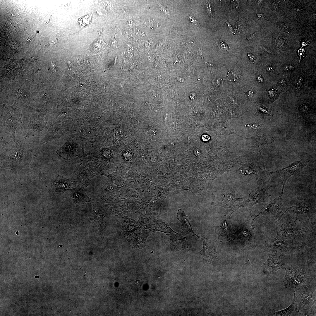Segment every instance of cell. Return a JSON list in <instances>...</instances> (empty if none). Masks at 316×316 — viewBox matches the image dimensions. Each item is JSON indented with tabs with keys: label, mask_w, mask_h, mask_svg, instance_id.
Wrapping results in <instances>:
<instances>
[{
	"label": "cell",
	"mask_w": 316,
	"mask_h": 316,
	"mask_svg": "<svg viewBox=\"0 0 316 316\" xmlns=\"http://www.w3.org/2000/svg\"><path fill=\"white\" fill-rule=\"evenodd\" d=\"M297 311L295 299L288 308L282 310L273 312L272 315L274 316H291L295 315Z\"/></svg>",
	"instance_id": "obj_26"
},
{
	"label": "cell",
	"mask_w": 316,
	"mask_h": 316,
	"mask_svg": "<svg viewBox=\"0 0 316 316\" xmlns=\"http://www.w3.org/2000/svg\"><path fill=\"white\" fill-rule=\"evenodd\" d=\"M35 277H36V278H37V276H35Z\"/></svg>",
	"instance_id": "obj_48"
},
{
	"label": "cell",
	"mask_w": 316,
	"mask_h": 316,
	"mask_svg": "<svg viewBox=\"0 0 316 316\" xmlns=\"http://www.w3.org/2000/svg\"><path fill=\"white\" fill-rule=\"evenodd\" d=\"M266 70L267 71L269 72H273L274 69L271 66H268L266 68Z\"/></svg>",
	"instance_id": "obj_42"
},
{
	"label": "cell",
	"mask_w": 316,
	"mask_h": 316,
	"mask_svg": "<svg viewBox=\"0 0 316 316\" xmlns=\"http://www.w3.org/2000/svg\"><path fill=\"white\" fill-rule=\"evenodd\" d=\"M166 235L171 245L176 251L188 248V244L184 235L177 233H170Z\"/></svg>",
	"instance_id": "obj_20"
},
{
	"label": "cell",
	"mask_w": 316,
	"mask_h": 316,
	"mask_svg": "<svg viewBox=\"0 0 316 316\" xmlns=\"http://www.w3.org/2000/svg\"><path fill=\"white\" fill-rule=\"evenodd\" d=\"M278 92L275 88L272 87L267 92V95L272 101H273L277 97Z\"/></svg>",
	"instance_id": "obj_28"
},
{
	"label": "cell",
	"mask_w": 316,
	"mask_h": 316,
	"mask_svg": "<svg viewBox=\"0 0 316 316\" xmlns=\"http://www.w3.org/2000/svg\"><path fill=\"white\" fill-rule=\"evenodd\" d=\"M301 246H294L285 242L284 239L277 236L274 238L267 239L264 245L265 253L270 255L292 253L296 251H300Z\"/></svg>",
	"instance_id": "obj_6"
},
{
	"label": "cell",
	"mask_w": 316,
	"mask_h": 316,
	"mask_svg": "<svg viewBox=\"0 0 316 316\" xmlns=\"http://www.w3.org/2000/svg\"><path fill=\"white\" fill-rule=\"evenodd\" d=\"M138 224L139 226L141 228L148 229H153L155 227L154 223H153L148 218L141 216L139 218Z\"/></svg>",
	"instance_id": "obj_27"
},
{
	"label": "cell",
	"mask_w": 316,
	"mask_h": 316,
	"mask_svg": "<svg viewBox=\"0 0 316 316\" xmlns=\"http://www.w3.org/2000/svg\"><path fill=\"white\" fill-rule=\"evenodd\" d=\"M287 211L296 220L308 222L313 214L315 213V205L311 200H305L287 208Z\"/></svg>",
	"instance_id": "obj_8"
},
{
	"label": "cell",
	"mask_w": 316,
	"mask_h": 316,
	"mask_svg": "<svg viewBox=\"0 0 316 316\" xmlns=\"http://www.w3.org/2000/svg\"><path fill=\"white\" fill-rule=\"evenodd\" d=\"M70 192L73 202L75 205H80L92 200L87 195L83 186H76Z\"/></svg>",
	"instance_id": "obj_19"
},
{
	"label": "cell",
	"mask_w": 316,
	"mask_h": 316,
	"mask_svg": "<svg viewBox=\"0 0 316 316\" xmlns=\"http://www.w3.org/2000/svg\"><path fill=\"white\" fill-rule=\"evenodd\" d=\"M188 19L191 22L195 24H197L198 23L197 20L193 17L190 16H189Z\"/></svg>",
	"instance_id": "obj_37"
},
{
	"label": "cell",
	"mask_w": 316,
	"mask_h": 316,
	"mask_svg": "<svg viewBox=\"0 0 316 316\" xmlns=\"http://www.w3.org/2000/svg\"><path fill=\"white\" fill-rule=\"evenodd\" d=\"M232 171L251 178L260 183H265L271 178V172L265 169L263 161L261 159L253 160L245 166L234 168Z\"/></svg>",
	"instance_id": "obj_3"
},
{
	"label": "cell",
	"mask_w": 316,
	"mask_h": 316,
	"mask_svg": "<svg viewBox=\"0 0 316 316\" xmlns=\"http://www.w3.org/2000/svg\"><path fill=\"white\" fill-rule=\"evenodd\" d=\"M5 110L4 116L2 117V123L3 125L7 127L8 131L12 135V140H16L15 133L17 127L20 125L21 121V114L16 103L11 106L4 105Z\"/></svg>",
	"instance_id": "obj_11"
},
{
	"label": "cell",
	"mask_w": 316,
	"mask_h": 316,
	"mask_svg": "<svg viewBox=\"0 0 316 316\" xmlns=\"http://www.w3.org/2000/svg\"><path fill=\"white\" fill-rule=\"evenodd\" d=\"M281 256L279 255H269L263 266L270 272H275L280 269L285 270L287 267L281 260Z\"/></svg>",
	"instance_id": "obj_22"
},
{
	"label": "cell",
	"mask_w": 316,
	"mask_h": 316,
	"mask_svg": "<svg viewBox=\"0 0 316 316\" xmlns=\"http://www.w3.org/2000/svg\"><path fill=\"white\" fill-rule=\"evenodd\" d=\"M202 139L203 141L206 142L210 139V137L207 135H204L202 136Z\"/></svg>",
	"instance_id": "obj_38"
},
{
	"label": "cell",
	"mask_w": 316,
	"mask_h": 316,
	"mask_svg": "<svg viewBox=\"0 0 316 316\" xmlns=\"http://www.w3.org/2000/svg\"><path fill=\"white\" fill-rule=\"evenodd\" d=\"M256 32H255L250 35H249L248 37H247L246 38V40H251V39L255 37L256 36Z\"/></svg>",
	"instance_id": "obj_41"
},
{
	"label": "cell",
	"mask_w": 316,
	"mask_h": 316,
	"mask_svg": "<svg viewBox=\"0 0 316 316\" xmlns=\"http://www.w3.org/2000/svg\"><path fill=\"white\" fill-rule=\"evenodd\" d=\"M203 238L202 249L200 251V254L203 259L210 264L212 260L217 257L216 248L213 242L204 237Z\"/></svg>",
	"instance_id": "obj_21"
},
{
	"label": "cell",
	"mask_w": 316,
	"mask_h": 316,
	"mask_svg": "<svg viewBox=\"0 0 316 316\" xmlns=\"http://www.w3.org/2000/svg\"><path fill=\"white\" fill-rule=\"evenodd\" d=\"M52 63V72L53 73H55V71H56V66L53 63Z\"/></svg>",
	"instance_id": "obj_47"
},
{
	"label": "cell",
	"mask_w": 316,
	"mask_h": 316,
	"mask_svg": "<svg viewBox=\"0 0 316 316\" xmlns=\"http://www.w3.org/2000/svg\"><path fill=\"white\" fill-rule=\"evenodd\" d=\"M218 47L220 51L222 52H227L229 48L228 45L225 44L222 41H221L218 44Z\"/></svg>",
	"instance_id": "obj_29"
},
{
	"label": "cell",
	"mask_w": 316,
	"mask_h": 316,
	"mask_svg": "<svg viewBox=\"0 0 316 316\" xmlns=\"http://www.w3.org/2000/svg\"><path fill=\"white\" fill-rule=\"evenodd\" d=\"M155 224V229L152 230L154 231H159L166 233H176L173 231L169 225L162 220H155L154 221Z\"/></svg>",
	"instance_id": "obj_25"
},
{
	"label": "cell",
	"mask_w": 316,
	"mask_h": 316,
	"mask_svg": "<svg viewBox=\"0 0 316 316\" xmlns=\"http://www.w3.org/2000/svg\"><path fill=\"white\" fill-rule=\"evenodd\" d=\"M279 83L282 86H285L286 84V81L284 79H281L279 80Z\"/></svg>",
	"instance_id": "obj_40"
},
{
	"label": "cell",
	"mask_w": 316,
	"mask_h": 316,
	"mask_svg": "<svg viewBox=\"0 0 316 316\" xmlns=\"http://www.w3.org/2000/svg\"><path fill=\"white\" fill-rule=\"evenodd\" d=\"M234 212L231 214H227L219 221L218 225L216 227L215 231L219 241L222 242L230 240L231 224L230 217Z\"/></svg>",
	"instance_id": "obj_16"
},
{
	"label": "cell",
	"mask_w": 316,
	"mask_h": 316,
	"mask_svg": "<svg viewBox=\"0 0 316 316\" xmlns=\"http://www.w3.org/2000/svg\"><path fill=\"white\" fill-rule=\"evenodd\" d=\"M252 216L250 211L246 221L239 226L235 232L231 233L230 238L231 242L247 250H253L257 246Z\"/></svg>",
	"instance_id": "obj_2"
},
{
	"label": "cell",
	"mask_w": 316,
	"mask_h": 316,
	"mask_svg": "<svg viewBox=\"0 0 316 316\" xmlns=\"http://www.w3.org/2000/svg\"><path fill=\"white\" fill-rule=\"evenodd\" d=\"M303 80V78L301 75H300L297 84L296 85V90H298L300 87Z\"/></svg>",
	"instance_id": "obj_34"
},
{
	"label": "cell",
	"mask_w": 316,
	"mask_h": 316,
	"mask_svg": "<svg viewBox=\"0 0 316 316\" xmlns=\"http://www.w3.org/2000/svg\"><path fill=\"white\" fill-rule=\"evenodd\" d=\"M283 191H282L279 196L270 202H266L260 212L255 216L253 220L257 216L262 215L277 220L287 209V208L285 207L283 205Z\"/></svg>",
	"instance_id": "obj_12"
},
{
	"label": "cell",
	"mask_w": 316,
	"mask_h": 316,
	"mask_svg": "<svg viewBox=\"0 0 316 316\" xmlns=\"http://www.w3.org/2000/svg\"><path fill=\"white\" fill-rule=\"evenodd\" d=\"M261 48L262 49L266 51H267V52H269V53H272V52L270 50H269L268 49H267V48H266V47H261Z\"/></svg>",
	"instance_id": "obj_46"
},
{
	"label": "cell",
	"mask_w": 316,
	"mask_h": 316,
	"mask_svg": "<svg viewBox=\"0 0 316 316\" xmlns=\"http://www.w3.org/2000/svg\"><path fill=\"white\" fill-rule=\"evenodd\" d=\"M248 55L250 57V59L252 63H254L255 60V58L254 56L250 54H248Z\"/></svg>",
	"instance_id": "obj_39"
},
{
	"label": "cell",
	"mask_w": 316,
	"mask_h": 316,
	"mask_svg": "<svg viewBox=\"0 0 316 316\" xmlns=\"http://www.w3.org/2000/svg\"><path fill=\"white\" fill-rule=\"evenodd\" d=\"M295 68L294 66L291 64L286 65L283 67V70L286 71L288 72L293 70Z\"/></svg>",
	"instance_id": "obj_35"
},
{
	"label": "cell",
	"mask_w": 316,
	"mask_h": 316,
	"mask_svg": "<svg viewBox=\"0 0 316 316\" xmlns=\"http://www.w3.org/2000/svg\"><path fill=\"white\" fill-rule=\"evenodd\" d=\"M25 140H11L3 144L0 152L1 167L21 169L29 166L33 158V151Z\"/></svg>",
	"instance_id": "obj_1"
},
{
	"label": "cell",
	"mask_w": 316,
	"mask_h": 316,
	"mask_svg": "<svg viewBox=\"0 0 316 316\" xmlns=\"http://www.w3.org/2000/svg\"><path fill=\"white\" fill-rule=\"evenodd\" d=\"M301 111L303 113H307L308 111V106L307 104H303L300 106Z\"/></svg>",
	"instance_id": "obj_33"
},
{
	"label": "cell",
	"mask_w": 316,
	"mask_h": 316,
	"mask_svg": "<svg viewBox=\"0 0 316 316\" xmlns=\"http://www.w3.org/2000/svg\"><path fill=\"white\" fill-rule=\"evenodd\" d=\"M177 216L178 219L181 222L183 226L182 231L181 233L185 236L187 234L193 236H195L200 238H202L201 237L197 235L193 231L188 219V216L183 210L179 209Z\"/></svg>",
	"instance_id": "obj_23"
},
{
	"label": "cell",
	"mask_w": 316,
	"mask_h": 316,
	"mask_svg": "<svg viewBox=\"0 0 316 316\" xmlns=\"http://www.w3.org/2000/svg\"><path fill=\"white\" fill-rule=\"evenodd\" d=\"M150 231L138 229L129 234L128 241L130 246L135 248H142L145 245L146 241Z\"/></svg>",
	"instance_id": "obj_18"
},
{
	"label": "cell",
	"mask_w": 316,
	"mask_h": 316,
	"mask_svg": "<svg viewBox=\"0 0 316 316\" xmlns=\"http://www.w3.org/2000/svg\"><path fill=\"white\" fill-rule=\"evenodd\" d=\"M234 192L222 193L217 196L213 195L212 205L224 207L229 212L235 211L242 204L244 197L238 198L236 197Z\"/></svg>",
	"instance_id": "obj_13"
},
{
	"label": "cell",
	"mask_w": 316,
	"mask_h": 316,
	"mask_svg": "<svg viewBox=\"0 0 316 316\" xmlns=\"http://www.w3.org/2000/svg\"><path fill=\"white\" fill-rule=\"evenodd\" d=\"M94 176L90 169L87 166H78L75 169L71 179L78 185L87 186Z\"/></svg>",
	"instance_id": "obj_17"
},
{
	"label": "cell",
	"mask_w": 316,
	"mask_h": 316,
	"mask_svg": "<svg viewBox=\"0 0 316 316\" xmlns=\"http://www.w3.org/2000/svg\"><path fill=\"white\" fill-rule=\"evenodd\" d=\"M102 154L103 157L106 159H111L112 158V153L109 150H103L102 151Z\"/></svg>",
	"instance_id": "obj_30"
},
{
	"label": "cell",
	"mask_w": 316,
	"mask_h": 316,
	"mask_svg": "<svg viewBox=\"0 0 316 316\" xmlns=\"http://www.w3.org/2000/svg\"><path fill=\"white\" fill-rule=\"evenodd\" d=\"M78 185L71 178H66L59 174L56 175L50 182L51 187L53 191L59 194L67 191H70Z\"/></svg>",
	"instance_id": "obj_15"
},
{
	"label": "cell",
	"mask_w": 316,
	"mask_h": 316,
	"mask_svg": "<svg viewBox=\"0 0 316 316\" xmlns=\"http://www.w3.org/2000/svg\"><path fill=\"white\" fill-rule=\"evenodd\" d=\"M122 226L123 230L128 234L139 229L138 223L134 220L126 217L122 219Z\"/></svg>",
	"instance_id": "obj_24"
},
{
	"label": "cell",
	"mask_w": 316,
	"mask_h": 316,
	"mask_svg": "<svg viewBox=\"0 0 316 316\" xmlns=\"http://www.w3.org/2000/svg\"><path fill=\"white\" fill-rule=\"evenodd\" d=\"M254 93V90L253 89H250L248 91V95L249 96H253Z\"/></svg>",
	"instance_id": "obj_44"
},
{
	"label": "cell",
	"mask_w": 316,
	"mask_h": 316,
	"mask_svg": "<svg viewBox=\"0 0 316 316\" xmlns=\"http://www.w3.org/2000/svg\"><path fill=\"white\" fill-rule=\"evenodd\" d=\"M259 109L261 111L267 115L273 116V113L271 110L267 109L264 107H260Z\"/></svg>",
	"instance_id": "obj_31"
},
{
	"label": "cell",
	"mask_w": 316,
	"mask_h": 316,
	"mask_svg": "<svg viewBox=\"0 0 316 316\" xmlns=\"http://www.w3.org/2000/svg\"><path fill=\"white\" fill-rule=\"evenodd\" d=\"M205 8L206 11L209 16L211 18L212 16L211 11V5L208 2L205 5Z\"/></svg>",
	"instance_id": "obj_32"
},
{
	"label": "cell",
	"mask_w": 316,
	"mask_h": 316,
	"mask_svg": "<svg viewBox=\"0 0 316 316\" xmlns=\"http://www.w3.org/2000/svg\"><path fill=\"white\" fill-rule=\"evenodd\" d=\"M226 24L227 25L228 29L231 31H232V28L231 25L229 24V22L226 21Z\"/></svg>",
	"instance_id": "obj_45"
},
{
	"label": "cell",
	"mask_w": 316,
	"mask_h": 316,
	"mask_svg": "<svg viewBox=\"0 0 316 316\" xmlns=\"http://www.w3.org/2000/svg\"><path fill=\"white\" fill-rule=\"evenodd\" d=\"M307 159L296 161L288 166L275 171L271 172V178L277 180L282 185V191L287 180L291 176L296 174L302 171L308 163Z\"/></svg>",
	"instance_id": "obj_9"
},
{
	"label": "cell",
	"mask_w": 316,
	"mask_h": 316,
	"mask_svg": "<svg viewBox=\"0 0 316 316\" xmlns=\"http://www.w3.org/2000/svg\"><path fill=\"white\" fill-rule=\"evenodd\" d=\"M296 289L294 296L296 310L302 315H307L315 302V290L308 285Z\"/></svg>",
	"instance_id": "obj_5"
},
{
	"label": "cell",
	"mask_w": 316,
	"mask_h": 316,
	"mask_svg": "<svg viewBox=\"0 0 316 316\" xmlns=\"http://www.w3.org/2000/svg\"><path fill=\"white\" fill-rule=\"evenodd\" d=\"M285 270L284 284L286 288H297L308 285V276L304 269L287 267Z\"/></svg>",
	"instance_id": "obj_10"
},
{
	"label": "cell",
	"mask_w": 316,
	"mask_h": 316,
	"mask_svg": "<svg viewBox=\"0 0 316 316\" xmlns=\"http://www.w3.org/2000/svg\"><path fill=\"white\" fill-rule=\"evenodd\" d=\"M276 222L277 236L284 239H290L292 242L301 233L300 229L296 225L297 221L286 211Z\"/></svg>",
	"instance_id": "obj_4"
},
{
	"label": "cell",
	"mask_w": 316,
	"mask_h": 316,
	"mask_svg": "<svg viewBox=\"0 0 316 316\" xmlns=\"http://www.w3.org/2000/svg\"><path fill=\"white\" fill-rule=\"evenodd\" d=\"M265 184H259L257 188L244 197V199L239 208L246 207L251 208L256 204L268 202L271 195L272 190L270 187Z\"/></svg>",
	"instance_id": "obj_7"
},
{
	"label": "cell",
	"mask_w": 316,
	"mask_h": 316,
	"mask_svg": "<svg viewBox=\"0 0 316 316\" xmlns=\"http://www.w3.org/2000/svg\"><path fill=\"white\" fill-rule=\"evenodd\" d=\"M123 156L126 159H129L130 158L131 154L129 152L126 151L123 153Z\"/></svg>",
	"instance_id": "obj_36"
},
{
	"label": "cell",
	"mask_w": 316,
	"mask_h": 316,
	"mask_svg": "<svg viewBox=\"0 0 316 316\" xmlns=\"http://www.w3.org/2000/svg\"><path fill=\"white\" fill-rule=\"evenodd\" d=\"M257 80L259 83L263 82V79L261 75H260L257 77Z\"/></svg>",
	"instance_id": "obj_43"
},
{
	"label": "cell",
	"mask_w": 316,
	"mask_h": 316,
	"mask_svg": "<svg viewBox=\"0 0 316 316\" xmlns=\"http://www.w3.org/2000/svg\"><path fill=\"white\" fill-rule=\"evenodd\" d=\"M31 114L30 116L28 132L24 137L25 139L28 136L34 135L35 132L40 131L44 128H47V124L45 121V116L46 111L44 110L37 109L29 107Z\"/></svg>",
	"instance_id": "obj_14"
}]
</instances>
